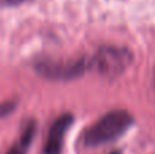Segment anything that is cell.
Returning a JSON list of instances; mask_svg holds the SVG:
<instances>
[{
  "mask_svg": "<svg viewBox=\"0 0 155 154\" xmlns=\"http://www.w3.org/2000/svg\"><path fill=\"white\" fill-rule=\"evenodd\" d=\"M135 119L125 109H114L99 117L84 131L83 142L87 147H98L112 143L134 126Z\"/></svg>",
  "mask_w": 155,
  "mask_h": 154,
  "instance_id": "cell-1",
  "label": "cell"
},
{
  "mask_svg": "<svg viewBox=\"0 0 155 154\" xmlns=\"http://www.w3.org/2000/svg\"><path fill=\"white\" fill-rule=\"evenodd\" d=\"M91 70L104 78H117L123 75L134 62V53L125 46L105 45L101 46L90 57Z\"/></svg>",
  "mask_w": 155,
  "mask_h": 154,
  "instance_id": "cell-2",
  "label": "cell"
},
{
  "mask_svg": "<svg viewBox=\"0 0 155 154\" xmlns=\"http://www.w3.org/2000/svg\"><path fill=\"white\" fill-rule=\"evenodd\" d=\"M38 74L53 81H70L82 76L86 71L91 70L90 57H80L72 60L41 59L35 64Z\"/></svg>",
  "mask_w": 155,
  "mask_h": 154,
  "instance_id": "cell-3",
  "label": "cell"
},
{
  "mask_svg": "<svg viewBox=\"0 0 155 154\" xmlns=\"http://www.w3.org/2000/svg\"><path fill=\"white\" fill-rule=\"evenodd\" d=\"M72 122L74 117L71 113H64L54 120L44 146V154H61L64 136L72 126Z\"/></svg>",
  "mask_w": 155,
  "mask_h": 154,
  "instance_id": "cell-4",
  "label": "cell"
},
{
  "mask_svg": "<svg viewBox=\"0 0 155 154\" xmlns=\"http://www.w3.org/2000/svg\"><path fill=\"white\" fill-rule=\"evenodd\" d=\"M35 131H37V126H35L34 120H29L26 126L23 127L19 138L14 142L11 149L7 152V154H27L29 147L31 146L35 136Z\"/></svg>",
  "mask_w": 155,
  "mask_h": 154,
  "instance_id": "cell-5",
  "label": "cell"
},
{
  "mask_svg": "<svg viewBox=\"0 0 155 154\" xmlns=\"http://www.w3.org/2000/svg\"><path fill=\"white\" fill-rule=\"evenodd\" d=\"M14 108H15V104L14 102H3L0 104V119L4 116H7L8 113H11V112L14 111Z\"/></svg>",
  "mask_w": 155,
  "mask_h": 154,
  "instance_id": "cell-6",
  "label": "cell"
},
{
  "mask_svg": "<svg viewBox=\"0 0 155 154\" xmlns=\"http://www.w3.org/2000/svg\"><path fill=\"white\" fill-rule=\"evenodd\" d=\"M26 2L27 0H0V5H3V7H15V5H21Z\"/></svg>",
  "mask_w": 155,
  "mask_h": 154,
  "instance_id": "cell-7",
  "label": "cell"
},
{
  "mask_svg": "<svg viewBox=\"0 0 155 154\" xmlns=\"http://www.w3.org/2000/svg\"><path fill=\"white\" fill-rule=\"evenodd\" d=\"M153 86H154V90H155V70H154V75H153Z\"/></svg>",
  "mask_w": 155,
  "mask_h": 154,
  "instance_id": "cell-8",
  "label": "cell"
},
{
  "mask_svg": "<svg viewBox=\"0 0 155 154\" xmlns=\"http://www.w3.org/2000/svg\"><path fill=\"white\" fill-rule=\"evenodd\" d=\"M110 154H120V153H118V152H114V153H110Z\"/></svg>",
  "mask_w": 155,
  "mask_h": 154,
  "instance_id": "cell-9",
  "label": "cell"
}]
</instances>
